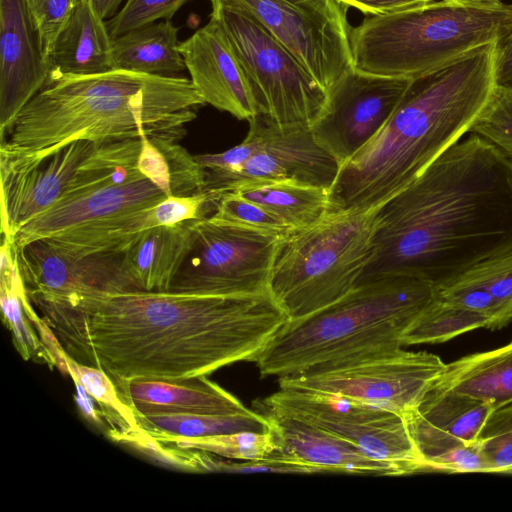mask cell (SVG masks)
I'll return each instance as SVG.
<instances>
[{
    "instance_id": "16",
    "label": "cell",
    "mask_w": 512,
    "mask_h": 512,
    "mask_svg": "<svg viewBox=\"0 0 512 512\" xmlns=\"http://www.w3.org/2000/svg\"><path fill=\"white\" fill-rule=\"evenodd\" d=\"M97 145L76 140L29 164L0 165L2 236L12 242L22 226L55 204Z\"/></svg>"
},
{
    "instance_id": "45",
    "label": "cell",
    "mask_w": 512,
    "mask_h": 512,
    "mask_svg": "<svg viewBox=\"0 0 512 512\" xmlns=\"http://www.w3.org/2000/svg\"><path fill=\"white\" fill-rule=\"evenodd\" d=\"M452 3L468 6V5H482V4H494L501 2L500 0H448Z\"/></svg>"
},
{
    "instance_id": "7",
    "label": "cell",
    "mask_w": 512,
    "mask_h": 512,
    "mask_svg": "<svg viewBox=\"0 0 512 512\" xmlns=\"http://www.w3.org/2000/svg\"><path fill=\"white\" fill-rule=\"evenodd\" d=\"M377 208L329 211L280 238L268 292L288 321L310 316L356 287L375 254Z\"/></svg>"
},
{
    "instance_id": "20",
    "label": "cell",
    "mask_w": 512,
    "mask_h": 512,
    "mask_svg": "<svg viewBox=\"0 0 512 512\" xmlns=\"http://www.w3.org/2000/svg\"><path fill=\"white\" fill-rule=\"evenodd\" d=\"M167 197L145 176L96 185L61 197L22 226L12 242L19 248L91 221L153 205Z\"/></svg>"
},
{
    "instance_id": "3",
    "label": "cell",
    "mask_w": 512,
    "mask_h": 512,
    "mask_svg": "<svg viewBox=\"0 0 512 512\" xmlns=\"http://www.w3.org/2000/svg\"><path fill=\"white\" fill-rule=\"evenodd\" d=\"M412 79L384 126L340 165L328 212L368 210L411 184L469 131L496 83L498 44Z\"/></svg>"
},
{
    "instance_id": "19",
    "label": "cell",
    "mask_w": 512,
    "mask_h": 512,
    "mask_svg": "<svg viewBox=\"0 0 512 512\" xmlns=\"http://www.w3.org/2000/svg\"><path fill=\"white\" fill-rule=\"evenodd\" d=\"M214 210L215 202L206 192L169 196L153 205L91 221L43 239L81 255L124 252L147 229L201 219Z\"/></svg>"
},
{
    "instance_id": "43",
    "label": "cell",
    "mask_w": 512,
    "mask_h": 512,
    "mask_svg": "<svg viewBox=\"0 0 512 512\" xmlns=\"http://www.w3.org/2000/svg\"><path fill=\"white\" fill-rule=\"evenodd\" d=\"M76 388L75 401L81 412L88 422L99 429L108 428L103 411L95 408L94 398L79 384H74Z\"/></svg>"
},
{
    "instance_id": "23",
    "label": "cell",
    "mask_w": 512,
    "mask_h": 512,
    "mask_svg": "<svg viewBox=\"0 0 512 512\" xmlns=\"http://www.w3.org/2000/svg\"><path fill=\"white\" fill-rule=\"evenodd\" d=\"M47 84L66 78L102 74L114 70L112 38L106 21L81 0L59 30L46 56Z\"/></svg>"
},
{
    "instance_id": "38",
    "label": "cell",
    "mask_w": 512,
    "mask_h": 512,
    "mask_svg": "<svg viewBox=\"0 0 512 512\" xmlns=\"http://www.w3.org/2000/svg\"><path fill=\"white\" fill-rule=\"evenodd\" d=\"M189 0H127L124 7L106 21L112 39L157 20H170Z\"/></svg>"
},
{
    "instance_id": "25",
    "label": "cell",
    "mask_w": 512,
    "mask_h": 512,
    "mask_svg": "<svg viewBox=\"0 0 512 512\" xmlns=\"http://www.w3.org/2000/svg\"><path fill=\"white\" fill-rule=\"evenodd\" d=\"M123 399L140 415H236L251 411L206 375L177 381L134 380L128 384Z\"/></svg>"
},
{
    "instance_id": "39",
    "label": "cell",
    "mask_w": 512,
    "mask_h": 512,
    "mask_svg": "<svg viewBox=\"0 0 512 512\" xmlns=\"http://www.w3.org/2000/svg\"><path fill=\"white\" fill-rule=\"evenodd\" d=\"M38 28L45 58L53 42L81 0H24Z\"/></svg>"
},
{
    "instance_id": "15",
    "label": "cell",
    "mask_w": 512,
    "mask_h": 512,
    "mask_svg": "<svg viewBox=\"0 0 512 512\" xmlns=\"http://www.w3.org/2000/svg\"><path fill=\"white\" fill-rule=\"evenodd\" d=\"M16 253L29 299L126 291L121 278L123 252L81 255L63 250L47 239H38L16 247Z\"/></svg>"
},
{
    "instance_id": "42",
    "label": "cell",
    "mask_w": 512,
    "mask_h": 512,
    "mask_svg": "<svg viewBox=\"0 0 512 512\" xmlns=\"http://www.w3.org/2000/svg\"><path fill=\"white\" fill-rule=\"evenodd\" d=\"M495 77L497 85L512 86V30L498 44Z\"/></svg>"
},
{
    "instance_id": "35",
    "label": "cell",
    "mask_w": 512,
    "mask_h": 512,
    "mask_svg": "<svg viewBox=\"0 0 512 512\" xmlns=\"http://www.w3.org/2000/svg\"><path fill=\"white\" fill-rule=\"evenodd\" d=\"M468 132L491 143L512 162V86H495Z\"/></svg>"
},
{
    "instance_id": "9",
    "label": "cell",
    "mask_w": 512,
    "mask_h": 512,
    "mask_svg": "<svg viewBox=\"0 0 512 512\" xmlns=\"http://www.w3.org/2000/svg\"><path fill=\"white\" fill-rule=\"evenodd\" d=\"M281 237L211 216L193 220L191 246L168 291L216 296L268 294Z\"/></svg>"
},
{
    "instance_id": "14",
    "label": "cell",
    "mask_w": 512,
    "mask_h": 512,
    "mask_svg": "<svg viewBox=\"0 0 512 512\" xmlns=\"http://www.w3.org/2000/svg\"><path fill=\"white\" fill-rule=\"evenodd\" d=\"M249 124L257 139L255 151L206 192L214 201L240 184L257 181H294L330 190L340 164L318 145L310 126H279L258 114Z\"/></svg>"
},
{
    "instance_id": "41",
    "label": "cell",
    "mask_w": 512,
    "mask_h": 512,
    "mask_svg": "<svg viewBox=\"0 0 512 512\" xmlns=\"http://www.w3.org/2000/svg\"><path fill=\"white\" fill-rule=\"evenodd\" d=\"M346 6L372 16L386 15L429 3L433 0H339Z\"/></svg>"
},
{
    "instance_id": "22",
    "label": "cell",
    "mask_w": 512,
    "mask_h": 512,
    "mask_svg": "<svg viewBox=\"0 0 512 512\" xmlns=\"http://www.w3.org/2000/svg\"><path fill=\"white\" fill-rule=\"evenodd\" d=\"M494 409L489 402L430 390L405 416L425 469L432 458L478 441L480 431Z\"/></svg>"
},
{
    "instance_id": "10",
    "label": "cell",
    "mask_w": 512,
    "mask_h": 512,
    "mask_svg": "<svg viewBox=\"0 0 512 512\" xmlns=\"http://www.w3.org/2000/svg\"><path fill=\"white\" fill-rule=\"evenodd\" d=\"M446 364L402 348L363 354L278 378L279 388L327 393L377 405L404 417L431 390Z\"/></svg>"
},
{
    "instance_id": "40",
    "label": "cell",
    "mask_w": 512,
    "mask_h": 512,
    "mask_svg": "<svg viewBox=\"0 0 512 512\" xmlns=\"http://www.w3.org/2000/svg\"><path fill=\"white\" fill-rule=\"evenodd\" d=\"M427 469L448 473H490L478 441L432 458Z\"/></svg>"
},
{
    "instance_id": "29",
    "label": "cell",
    "mask_w": 512,
    "mask_h": 512,
    "mask_svg": "<svg viewBox=\"0 0 512 512\" xmlns=\"http://www.w3.org/2000/svg\"><path fill=\"white\" fill-rule=\"evenodd\" d=\"M31 322L48 351L53 366L69 375L74 384L81 385L99 405L110 427L109 436L140 426L135 411L124 401L111 378L103 370L82 364L66 354L38 313L32 315Z\"/></svg>"
},
{
    "instance_id": "34",
    "label": "cell",
    "mask_w": 512,
    "mask_h": 512,
    "mask_svg": "<svg viewBox=\"0 0 512 512\" xmlns=\"http://www.w3.org/2000/svg\"><path fill=\"white\" fill-rule=\"evenodd\" d=\"M148 433L154 439L178 448L201 450L238 461L270 460L278 449L271 429L266 432L243 431L206 437H181L154 431Z\"/></svg>"
},
{
    "instance_id": "26",
    "label": "cell",
    "mask_w": 512,
    "mask_h": 512,
    "mask_svg": "<svg viewBox=\"0 0 512 512\" xmlns=\"http://www.w3.org/2000/svg\"><path fill=\"white\" fill-rule=\"evenodd\" d=\"M435 299L491 319V330L512 320V250L482 260L437 286Z\"/></svg>"
},
{
    "instance_id": "11",
    "label": "cell",
    "mask_w": 512,
    "mask_h": 512,
    "mask_svg": "<svg viewBox=\"0 0 512 512\" xmlns=\"http://www.w3.org/2000/svg\"><path fill=\"white\" fill-rule=\"evenodd\" d=\"M257 20L328 93L352 66L347 7L339 0H209Z\"/></svg>"
},
{
    "instance_id": "21",
    "label": "cell",
    "mask_w": 512,
    "mask_h": 512,
    "mask_svg": "<svg viewBox=\"0 0 512 512\" xmlns=\"http://www.w3.org/2000/svg\"><path fill=\"white\" fill-rule=\"evenodd\" d=\"M269 422L276 442L273 460L321 471L381 476L402 475L393 465L378 461L342 438L299 418L257 408Z\"/></svg>"
},
{
    "instance_id": "37",
    "label": "cell",
    "mask_w": 512,
    "mask_h": 512,
    "mask_svg": "<svg viewBox=\"0 0 512 512\" xmlns=\"http://www.w3.org/2000/svg\"><path fill=\"white\" fill-rule=\"evenodd\" d=\"M212 218L284 236L291 230L272 213L235 192L218 196Z\"/></svg>"
},
{
    "instance_id": "33",
    "label": "cell",
    "mask_w": 512,
    "mask_h": 512,
    "mask_svg": "<svg viewBox=\"0 0 512 512\" xmlns=\"http://www.w3.org/2000/svg\"><path fill=\"white\" fill-rule=\"evenodd\" d=\"M491 326V319L484 314L434 299L405 330L401 342L402 345L442 343Z\"/></svg>"
},
{
    "instance_id": "24",
    "label": "cell",
    "mask_w": 512,
    "mask_h": 512,
    "mask_svg": "<svg viewBox=\"0 0 512 512\" xmlns=\"http://www.w3.org/2000/svg\"><path fill=\"white\" fill-rule=\"evenodd\" d=\"M192 222L141 232L124 250L121 278L126 291L166 292L192 242Z\"/></svg>"
},
{
    "instance_id": "5",
    "label": "cell",
    "mask_w": 512,
    "mask_h": 512,
    "mask_svg": "<svg viewBox=\"0 0 512 512\" xmlns=\"http://www.w3.org/2000/svg\"><path fill=\"white\" fill-rule=\"evenodd\" d=\"M436 286L406 274L362 281L305 318L287 321L256 359L262 376H289L363 354L402 348L401 338L435 299Z\"/></svg>"
},
{
    "instance_id": "4",
    "label": "cell",
    "mask_w": 512,
    "mask_h": 512,
    "mask_svg": "<svg viewBox=\"0 0 512 512\" xmlns=\"http://www.w3.org/2000/svg\"><path fill=\"white\" fill-rule=\"evenodd\" d=\"M205 105L190 79L126 70L46 85L1 138L0 165L43 159L76 140L96 144L140 138L180 141Z\"/></svg>"
},
{
    "instance_id": "18",
    "label": "cell",
    "mask_w": 512,
    "mask_h": 512,
    "mask_svg": "<svg viewBox=\"0 0 512 512\" xmlns=\"http://www.w3.org/2000/svg\"><path fill=\"white\" fill-rule=\"evenodd\" d=\"M191 82L204 100L239 120L257 115L252 90L243 67L222 25L209 22L179 43Z\"/></svg>"
},
{
    "instance_id": "8",
    "label": "cell",
    "mask_w": 512,
    "mask_h": 512,
    "mask_svg": "<svg viewBox=\"0 0 512 512\" xmlns=\"http://www.w3.org/2000/svg\"><path fill=\"white\" fill-rule=\"evenodd\" d=\"M251 86L257 114L279 126H310L328 93L295 57L246 12L212 6Z\"/></svg>"
},
{
    "instance_id": "30",
    "label": "cell",
    "mask_w": 512,
    "mask_h": 512,
    "mask_svg": "<svg viewBox=\"0 0 512 512\" xmlns=\"http://www.w3.org/2000/svg\"><path fill=\"white\" fill-rule=\"evenodd\" d=\"M229 192L251 200L290 229L319 221L328 212L329 189L294 181H257L236 186Z\"/></svg>"
},
{
    "instance_id": "36",
    "label": "cell",
    "mask_w": 512,
    "mask_h": 512,
    "mask_svg": "<svg viewBox=\"0 0 512 512\" xmlns=\"http://www.w3.org/2000/svg\"><path fill=\"white\" fill-rule=\"evenodd\" d=\"M478 442L490 473L512 474V402L491 412Z\"/></svg>"
},
{
    "instance_id": "44",
    "label": "cell",
    "mask_w": 512,
    "mask_h": 512,
    "mask_svg": "<svg viewBox=\"0 0 512 512\" xmlns=\"http://www.w3.org/2000/svg\"><path fill=\"white\" fill-rule=\"evenodd\" d=\"M95 12L102 18L107 19L116 15L122 0H88Z\"/></svg>"
},
{
    "instance_id": "31",
    "label": "cell",
    "mask_w": 512,
    "mask_h": 512,
    "mask_svg": "<svg viewBox=\"0 0 512 512\" xmlns=\"http://www.w3.org/2000/svg\"><path fill=\"white\" fill-rule=\"evenodd\" d=\"M0 254V302L3 321L12 332L15 347L24 360L37 359L53 367L51 357L26 311L29 297L21 277L16 247L3 236Z\"/></svg>"
},
{
    "instance_id": "28",
    "label": "cell",
    "mask_w": 512,
    "mask_h": 512,
    "mask_svg": "<svg viewBox=\"0 0 512 512\" xmlns=\"http://www.w3.org/2000/svg\"><path fill=\"white\" fill-rule=\"evenodd\" d=\"M178 29L163 20L112 39L113 67L141 74L175 77L186 69Z\"/></svg>"
},
{
    "instance_id": "32",
    "label": "cell",
    "mask_w": 512,
    "mask_h": 512,
    "mask_svg": "<svg viewBox=\"0 0 512 512\" xmlns=\"http://www.w3.org/2000/svg\"><path fill=\"white\" fill-rule=\"evenodd\" d=\"M141 427L148 431L181 437H206L243 431L270 430L267 419L259 412L236 415H207L189 413L136 414Z\"/></svg>"
},
{
    "instance_id": "17",
    "label": "cell",
    "mask_w": 512,
    "mask_h": 512,
    "mask_svg": "<svg viewBox=\"0 0 512 512\" xmlns=\"http://www.w3.org/2000/svg\"><path fill=\"white\" fill-rule=\"evenodd\" d=\"M41 37L24 0H0V139L47 84Z\"/></svg>"
},
{
    "instance_id": "2",
    "label": "cell",
    "mask_w": 512,
    "mask_h": 512,
    "mask_svg": "<svg viewBox=\"0 0 512 512\" xmlns=\"http://www.w3.org/2000/svg\"><path fill=\"white\" fill-rule=\"evenodd\" d=\"M375 254L358 283L406 274L436 287L512 250V162L476 134L377 208Z\"/></svg>"
},
{
    "instance_id": "27",
    "label": "cell",
    "mask_w": 512,
    "mask_h": 512,
    "mask_svg": "<svg viewBox=\"0 0 512 512\" xmlns=\"http://www.w3.org/2000/svg\"><path fill=\"white\" fill-rule=\"evenodd\" d=\"M431 390L489 402L495 409L512 402V341L446 364Z\"/></svg>"
},
{
    "instance_id": "13",
    "label": "cell",
    "mask_w": 512,
    "mask_h": 512,
    "mask_svg": "<svg viewBox=\"0 0 512 512\" xmlns=\"http://www.w3.org/2000/svg\"><path fill=\"white\" fill-rule=\"evenodd\" d=\"M411 81L352 67L328 92L325 109L310 125L315 141L343 164L384 126Z\"/></svg>"
},
{
    "instance_id": "1",
    "label": "cell",
    "mask_w": 512,
    "mask_h": 512,
    "mask_svg": "<svg viewBox=\"0 0 512 512\" xmlns=\"http://www.w3.org/2000/svg\"><path fill=\"white\" fill-rule=\"evenodd\" d=\"M30 302L65 353L103 370L122 398L134 380L177 381L255 362L288 321L269 293L95 291Z\"/></svg>"
},
{
    "instance_id": "12",
    "label": "cell",
    "mask_w": 512,
    "mask_h": 512,
    "mask_svg": "<svg viewBox=\"0 0 512 512\" xmlns=\"http://www.w3.org/2000/svg\"><path fill=\"white\" fill-rule=\"evenodd\" d=\"M316 425L395 466L402 475L425 469L403 415L337 395L283 389L255 403Z\"/></svg>"
},
{
    "instance_id": "6",
    "label": "cell",
    "mask_w": 512,
    "mask_h": 512,
    "mask_svg": "<svg viewBox=\"0 0 512 512\" xmlns=\"http://www.w3.org/2000/svg\"><path fill=\"white\" fill-rule=\"evenodd\" d=\"M511 30L512 4L431 1L371 16L352 27V66L370 75L415 79L475 48L501 41Z\"/></svg>"
}]
</instances>
